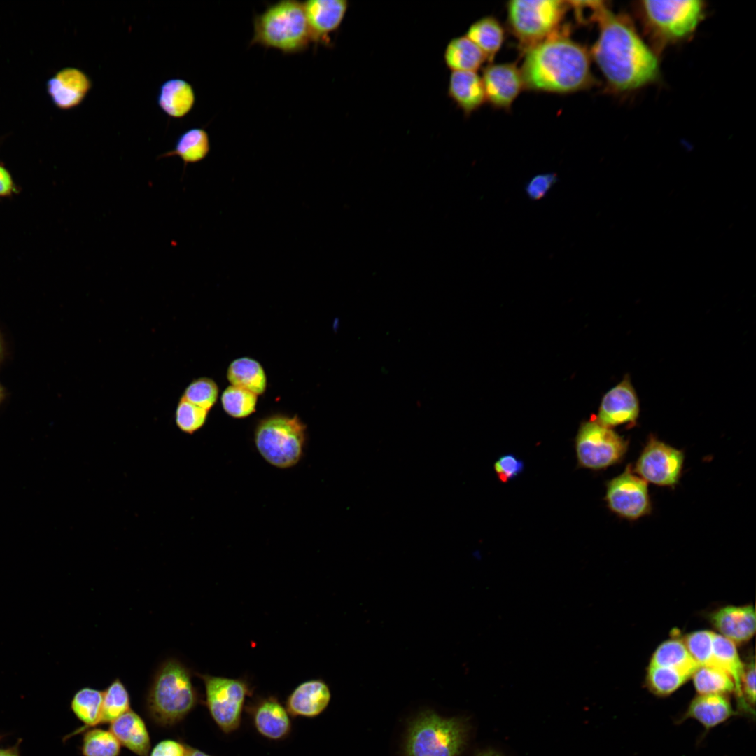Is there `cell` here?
I'll return each mask as SVG.
<instances>
[{"instance_id":"obj_35","label":"cell","mask_w":756,"mask_h":756,"mask_svg":"<svg viewBox=\"0 0 756 756\" xmlns=\"http://www.w3.org/2000/svg\"><path fill=\"white\" fill-rule=\"evenodd\" d=\"M690 677L676 670L657 666H649L647 682L650 689L656 694L668 695L682 685Z\"/></svg>"},{"instance_id":"obj_39","label":"cell","mask_w":756,"mask_h":756,"mask_svg":"<svg viewBox=\"0 0 756 756\" xmlns=\"http://www.w3.org/2000/svg\"><path fill=\"white\" fill-rule=\"evenodd\" d=\"M558 181V175L554 172L538 174L526 183L524 192L530 200L539 201L548 195Z\"/></svg>"},{"instance_id":"obj_36","label":"cell","mask_w":756,"mask_h":756,"mask_svg":"<svg viewBox=\"0 0 756 756\" xmlns=\"http://www.w3.org/2000/svg\"><path fill=\"white\" fill-rule=\"evenodd\" d=\"M219 388L211 378L199 377L192 381L186 388L182 398L209 411L216 403Z\"/></svg>"},{"instance_id":"obj_27","label":"cell","mask_w":756,"mask_h":756,"mask_svg":"<svg viewBox=\"0 0 756 756\" xmlns=\"http://www.w3.org/2000/svg\"><path fill=\"white\" fill-rule=\"evenodd\" d=\"M211 150L208 132L203 128L195 127L188 130L177 139L174 148L158 157V159L178 156L183 162L186 169L188 164L204 160Z\"/></svg>"},{"instance_id":"obj_1","label":"cell","mask_w":756,"mask_h":756,"mask_svg":"<svg viewBox=\"0 0 756 756\" xmlns=\"http://www.w3.org/2000/svg\"><path fill=\"white\" fill-rule=\"evenodd\" d=\"M594 22L598 25V36L589 53L605 79L606 91L620 95L659 80V56L638 34L630 17L614 13L604 1Z\"/></svg>"},{"instance_id":"obj_24","label":"cell","mask_w":756,"mask_h":756,"mask_svg":"<svg viewBox=\"0 0 756 756\" xmlns=\"http://www.w3.org/2000/svg\"><path fill=\"white\" fill-rule=\"evenodd\" d=\"M227 379L232 386L248 390L257 396L262 395L267 386V379L262 365L255 359L244 356L232 360L229 365Z\"/></svg>"},{"instance_id":"obj_32","label":"cell","mask_w":756,"mask_h":756,"mask_svg":"<svg viewBox=\"0 0 756 756\" xmlns=\"http://www.w3.org/2000/svg\"><path fill=\"white\" fill-rule=\"evenodd\" d=\"M130 710V694L120 679L117 678L103 691L101 724H111Z\"/></svg>"},{"instance_id":"obj_44","label":"cell","mask_w":756,"mask_h":756,"mask_svg":"<svg viewBox=\"0 0 756 756\" xmlns=\"http://www.w3.org/2000/svg\"><path fill=\"white\" fill-rule=\"evenodd\" d=\"M0 756H20L19 745L16 744L8 748H1Z\"/></svg>"},{"instance_id":"obj_26","label":"cell","mask_w":756,"mask_h":756,"mask_svg":"<svg viewBox=\"0 0 756 756\" xmlns=\"http://www.w3.org/2000/svg\"><path fill=\"white\" fill-rule=\"evenodd\" d=\"M465 36L482 50L486 61L492 63L505 41V30L495 17L485 16L471 24Z\"/></svg>"},{"instance_id":"obj_19","label":"cell","mask_w":756,"mask_h":756,"mask_svg":"<svg viewBox=\"0 0 756 756\" xmlns=\"http://www.w3.org/2000/svg\"><path fill=\"white\" fill-rule=\"evenodd\" d=\"M711 621L723 636L734 643L746 641L755 631V610L751 605L723 607L712 615Z\"/></svg>"},{"instance_id":"obj_29","label":"cell","mask_w":756,"mask_h":756,"mask_svg":"<svg viewBox=\"0 0 756 756\" xmlns=\"http://www.w3.org/2000/svg\"><path fill=\"white\" fill-rule=\"evenodd\" d=\"M102 701L103 691L90 687H83L74 694L70 704L71 710L84 726L70 736L101 724Z\"/></svg>"},{"instance_id":"obj_37","label":"cell","mask_w":756,"mask_h":756,"mask_svg":"<svg viewBox=\"0 0 756 756\" xmlns=\"http://www.w3.org/2000/svg\"><path fill=\"white\" fill-rule=\"evenodd\" d=\"M714 632L702 630L687 634L684 643L699 666L716 667L713 654Z\"/></svg>"},{"instance_id":"obj_4","label":"cell","mask_w":756,"mask_h":756,"mask_svg":"<svg viewBox=\"0 0 756 756\" xmlns=\"http://www.w3.org/2000/svg\"><path fill=\"white\" fill-rule=\"evenodd\" d=\"M198 702L199 694L192 684L190 669L175 658L162 662L146 697L148 718L159 727H172L181 722Z\"/></svg>"},{"instance_id":"obj_38","label":"cell","mask_w":756,"mask_h":756,"mask_svg":"<svg viewBox=\"0 0 756 756\" xmlns=\"http://www.w3.org/2000/svg\"><path fill=\"white\" fill-rule=\"evenodd\" d=\"M209 411L181 398L175 411V423L178 429L193 434L205 424Z\"/></svg>"},{"instance_id":"obj_7","label":"cell","mask_w":756,"mask_h":756,"mask_svg":"<svg viewBox=\"0 0 756 756\" xmlns=\"http://www.w3.org/2000/svg\"><path fill=\"white\" fill-rule=\"evenodd\" d=\"M508 28L524 54L559 31L568 1L512 0L506 4Z\"/></svg>"},{"instance_id":"obj_8","label":"cell","mask_w":756,"mask_h":756,"mask_svg":"<svg viewBox=\"0 0 756 756\" xmlns=\"http://www.w3.org/2000/svg\"><path fill=\"white\" fill-rule=\"evenodd\" d=\"M467 738L465 722L434 712L421 713L410 724L406 756H458Z\"/></svg>"},{"instance_id":"obj_20","label":"cell","mask_w":756,"mask_h":756,"mask_svg":"<svg viewBox=\"0 0 756 756\" xmlns=\"http://www.w3.org/2000/svg\"><path fill=\"white\" fill-rule=\"evenodd\" d=\"M448 95L466 115L477 111L486 102L482 78L474 71H451Z\"/></svg>"},{"instance_id":"obj_45","label":"cell","mask_w":756,"mask_h":756,"mask_svg":"<svg viewBox=\"0 0 756 756\" xmlns=\"http://www.w3.org/2000/svg\"><path fill=\"white\" fill-rule=\"evenodd\" d=\"M186 756H211L208 753L197 748L188 746Z\"/></svg>"},{"instance_id":"obj_9","label":"cell","mask_w":756,"mask_h":756,"mask_svg":"<svg viewBox=\"0 0 756 756\" xmlns=\"http://www.w3.org/2000/svg\"><path fill=\"white\" fill-rule=\"evenodd\" d=\"M198 676L203 680L206 706L214 722L226 734L237 730L246 697L252 694L249 684L243 678Z\"/></svg>"},{"instance_id":"obj_34","label":"cell","mask_w":756,"mask_h":756,"mask_svg":"<svg viewBox=\"0 0 756 756\" xmlns=\"http://www.w3.org/2000/svg\"><path fill=\"white\" fill-rule=\"evenodd\" d=\"M220 402L227 414L235 419H243L255 412L258 396L244 388L230 385L222 393Z\"/></svg>"},{"instance_id":"obj_42","label":"cell","mask_w":756,"mask_h":756,"mask_svg":"<svg viewBox=\"0 0 756 756\" xmlns=\"http://www.w3.org/2000/svg\"><path fill=\"white\" fill-rule=\"evenodd\" d=\"M187 748L181 741L164 739L155 745L148 756H186Z\"/></svg>"},{"instance_id":"obj_17","label":"cell","mask_w":756,"mask_h":756,"mask_svg":"<svg viewBox=\"0 0 756 756\" xmlns=\"http://www.w3.org/2000/svg\"><path fill=\"white\" fill-rule=\"evenodd\" d=\"M92 86L89 76L76 67H65L47 83L48 92L59 108L68 110L80 105Z\"/></svg>"},{"instance_id":"obj_10","label":"cell","mask_w":756,"mask_h":756,"mask_svg":"<svg viewBox=\"0 0 756 756\" xmlns=\"http://www.w3.org/2000/svg\"><path fill=\"white\" fill-rule=\"evenodd\" d=\"M575 449L581 467L601 470L623 459L628 449V442L611 428L592 419L580 427Z\"/></svg>"},{"instance_id":"obj_21","label":"cell","mask_w":756,"mask_h":756,"mask_svg":"<svg viewBox=\"0 0 756 756\" xmlns=\"http://www.w3.org/2000/svg\"><path fill=\"white\" fill-rule=\"evenodd\" d=\"M121 746L138 756H148L150 750V737L143 718L132 709L109 726Z\"/></svg>"},{"instance_id":"obj_12","label":"cell","mask_w":756,"mask_h":756,"mask_svg":"<svg viewBox=\"0 0 756 756\" xmlns=\"http://www.w3.org/2000/svg\"><path fill=\"white\" fill-rule=\"evenodd\" d=\"M608 508L630 521L648 515L652 502L647 482L634 473L630 465L606 484L605 497Z\"/></svg>"},{"instance_id":"obj_15","label":"cell","mask_w":756,"mask_h":756,"mask_svg":"<svg viewBox=\"0 0 756 756\" xmlns=\"http://www.w3.org/2000/svg\"><path fill=\"white\" fill-rule=\"evenodd\" d=\"M639 402L629 376L603 396L598 421L611 428L634 425L639 415Z\"/></svg>"},{"instance_id":"obj_43","label":"cell","mask_w":756,"mask_h":756,"mask_svg":"<svg viewBox=\"0 0 756 756\" xmlns=\"http://www.w3.org/2000/svg\"><path fill=\"white\" fill-rule=\"evenodd\" d=\"M17 190L10 172L0 164V197H10L16 193Z\"/></svg>"},{"instance_id":"obj_28","label":"cell","mask_w":756,"mask_h":756,"mask_svg":"<svg viewBox=\"0 0 756 756\" xmlns=\"http://www.w3.org/2000/svg\"><path fill=\"white\" fill-rule=\"evenodd\" d=\"M650 665L669 668L689 677L699 667L683 640L677 638L662 643L654 652Z\"/></svg>"},{"instance_id":"obj_23","label":"cell","mask_w":756,"mask_h":756,"mask_svg":"<svg viewBox=\"0 0 756 756\" xmlns=\"http://www.w3.org/2000/svg\"><path fill=\"white\" fill-rule=\"evenodd\" d=\"M195 102L193 88L185 80L172 78L164 82L160 88L158 104L170 117H184L192 110Z\"/></svg>"},{"instance_id":"obj_47","label":"cell","mask_w":756,"mask_h":756,"mask_svg":"<svg viewBox=\"0 0 756 756\" xmlns=\"http://www.w3.org/2000/svg\"><path fill=\"white\" fill-rule=\"evenodd\" d=\"M477 756H503V755H501L500 753H498V752H497L496 751H494V750H486V751H484V752L480 753Z\"/></svg>"},{"instance_id":"obj_41","label":"cell","mask_w":756,"mask_h":756,"mask_svg":"<svg viewBox=\"0 0 756 756\" xmlns=\"http://www.w3.org/2000/svg\"><path fill=\"white\" fill-rule=\"evenodd\" d=\"M742 699L741 706L749 708L755 703V665L752 661L744 668L741 680Z\"/></svg>"},{"instance_id":"obj_25","label":"cell","mask_w":756,"mask_h":756,"mask_svg":"<svg viewBox=\"0 0 756 756\" xmlns=\"http://www.w3.org/2000/svg\"><path fill=\"white\" fill-rule=\"evenodd\" d=\"M444 61L451 71H474L486 61L482 50L466 36L455 37L447 43Z\"/></svg>"},{"instance_id":"obj_40","label":"cell","mask_w":756,"mask_h":756,"mask_svg":"<svg viewBox=\"0 0 756 756\" xmlns=\"http://www.w3.org/2000/svg\"><path fill=\"white\" fill-rule=\"evenodd\" d=\"M524 468L523 462L512 454L503 455L494 464L499 480L507 482L518 475Z\"/></svg>"},{"instance_id":"obj_48","label":"cell","mask_w":756,"mask_h":756,"mask_svg":"<svg viewBox=\"0 0 756 756\" xmlns=\"http://www.w3.org/2000/svg\"><path fill=\"white\" fill-rule=\"evenodd\" d=\"M4 398H5V390H4V387H3V386L0 383V403L3 401Z\"/></svg>"},{"instance_id":"obj_5","label":"cell","mask_w":756,"mask_h":756,"mask_svg":"<svg viewBox=\"0 0 756 756\" xmlns=\"http://www.w3.org/2000/svg\"><path fill=\"white\" fill-rule=\"evenodd\" d=\"M312 43L302 2L279 1L253 18L251 46L258 45L293 55L306 51Z\"/></svg>"},{"instance_id":"obj_16","label":"cell","mask_w":756,"mask_h":756,"mask_svg":"<svg viewBox=\"0 0 756 756\" xmlns=\"http://www.w3.org/2000/svg\"><path fill=\"white\" fill-rule=\"evenodd\" d=\"M253 725L262 737L271 741L286 738L292 730L290 715L274 696L260 698L248 706Z\"/></svg>"},{"instance_id":"obj_31","label":"cell","mask_w":756,"mask_h":756,"mask_svg":"<svg viewBox=\"0 0 756 756\" xmlns=\"http://www.w3.org/2000/svg\"><path fill=\"white\" fill-rule=\"evenodd\" d=\"M83 733L80 747L83 756H120L122 746L110 729L95 727Z\"/></svg>"},{"instance_id":"obj_22","label":"cell","mask_w":756,"mask_h":756,"mask_svg":"<svg viewBox=\"0 0 756 756\" xmlns=\"http://www.w3.org/2000/svg\"><path fill=\"white\" fill-rule=\"evenodd\" d=\"M734 714L729 701L723 694H699L692 701L683 718L694 719L708 729L725 722Z\"/></svg>"},{"instance_id":"obj_13","label":"cell","mask_w":756,"mask_h":756,"mask_svg":"<svg viewBox=\"0 0 756 756\" xmlns=\"http://www.w3.org/2000/svg\"><path fill=\"white\" fill-rule=\"evenodd\" d=\"M486 101L493 107L509 110L524 88L522 72L515 63H490L481 76Z\"/></svg>"},{"instance_id":"obj_18","label":"cell","mask_w":756,"mask_h":756,"mask_svg":"<svg viewBox=\"0 0 756 756\" xmlns=\"http://www.w3.org/2000/svg\"><path fill=\"white\" fill-rule=\"evenodd\" d=\"M331 693L321 679H312L298 685L288 695L286 708L290 716L314 718L328 706Z\"/></svg>"},{"instance_id":"obj_3","label":"cell","mask_w":756,"mask_h":756,"mask_svg":"<svg viewBox=\"0 0 756 756\" xmlns=\"http://www.w3.org/2000/svg\"><path fill=\"white\" fill-rule=\"evenodd\" d=\"M707 6L698 0L640 1L634 10L648 40L659 56L669 46L688 41L706 17Z\"/></svg>"},{"instance_id":"obj_14","label":"cell","mask_w":756,"mask_h":756,"mask_svg":"<svg viewBox=\"0 0 756 756\" xmlns=\"http://www.w3.org/2000/svg\"><path fill=\"white\" fill-rule=\"evenodd\" d=\"M302 4L312 43L330 46V35L342 24L349 8V1L309 0Z\"/></svg>"},{"instance_id":"obj_2","label":"cell","mask_w":756,"mask_h":756,"mask_svg":"<svg viewBox=\"0 0 756 756\" xmlns=\"http://www.w3.org/2000/svg\"><path fill=\"white\" fill-rule=\"evenodd\" d=\"M568 34V28H562L524 53L520 70L525 89L569 94L596 84L589 50Z\"/></svg>"},{"instance_id":"obj_33","label":"cell","mask_w":756,"mask_h":756,"mask_svg":"<svg viewBox=\"0 0 756 756\" xmlns=\"http://www.w3.org/2000/svg\"><path fill=\"white\" fill-rule=\"evenodd\" d=\"M692 676L695 689L699 694H724L735 690L732 678L722 670L699 666Z\"/></svg>"},{"instance_id":"obj_30","label":"cell","mask_w":756,"mask_h":756,"mask_svg":"<svg viewBox=\"0 0 756 756\" xmlns=\"http://www.w3.org/2000/svg\"><path fill=\"white\" fill-rule=\"evenodd\" d=\"M713 654L716 667L727 673L733 679L736 695L741 703V680L745 666L738 654L735 643L722 635L714 634Z\"/></svg>"},{"instance_id":"obj_46","label":"cell","mask_w":756,"mask_h":756,"mask_svg":"<svg viewBox=\"0 0 756 756\" xmlns=\"http://www.w3.org/2000/svg\"><path fill=\"white\" fill-rule=\"evenodd\" d=\"M6 345L2 335L0 333V362L4 358Z\"/></svg>"},{"instance_id":"obj_11","label":"cell","mask_w":756,"mask_h":756,"mask_svg":"<svg viewBox=\"0 0 756 756\" xmlns=\"http://www.w3.org/2000/svg\"><path fill=\"white\" fill-rule=\"evenodd\" d=\"M684 459L682 451L650 435L633 471L646 482L673 487L681 477Z\"/></svg>"},{"instance_id":"obj_6","label":"cell","mask_w":756,"mask_h":756,"mask_svg":"<svg viewBox=\"0 0 756 756\" xmlns=\"http://www.w3.org/2000/svg\"><path fill=\"white\" fill-rule=\"evenodd\" d=\"M307 442V426L298 415L274 414L260 419L254 430V443L262 457L279 468H289L301 460Z\"/></svg>"}]
</instances>
